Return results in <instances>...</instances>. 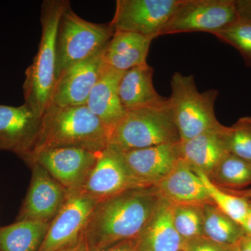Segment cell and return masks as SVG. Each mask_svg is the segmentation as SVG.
<instances>
[{"mask_svg":"<svg viewBox=\"0 0 251 251\" xmlns=\"http://www.w3.org/2000/svg\"><path fill=\"white\" fill-rule=\"evenodd\" d=\"M155 186L135 188L100 201L86 227L89 251L138 239L161 202Z\"/></svg>","mask_w":251,"mask_h":251,"instance_id":"6da1fadb","label":"cell"},{"mask_svg":"<svg viewBox=\"0 0 251 251\" xmlns=\"http://www.w3.org/2000/svg\"><path fill=\"white\" fill-rule=\"evenodd\" d=\"M110 130L87 105L62 107L50 104L41 117L34 151L46 148H80L103 151Z\"/></svg>","mask_w":251,"mask_h":251,"instance_id":"7a4b0ae2","label":"cell"},{"mask_svg":"<svg viewBox=\"0 0 251 251\" xmlns=\"http://www.w3.org/2000/svg\"><path fill=\"white\" fill-rule=\"evenodd\" d=\"M66 0H46L41 6V39L37 54L26 69L23 85L25 103L42 117L50 105L57 82V36L60 18L68 4Z\"/></svg>","mask_w":251,"mask_h":251,"instance_id":"3957f363","label":"cell"},{"mask_svg":"<svg viewBox=\"0 0 251 251\" xmlns=\"http://www.w3.org/2000/svg\"><path fill=\"white\" fill-rule=\"evenodd\" d=\"M179 142L168 100L158 106L126 112L110 132L108 145L125 151Z\"/></svg>","mask_w":251,"mask_h":251,"instance_id":"277c9868","label":"cell"},{"mask_svg":"<svg viewBox=\"0 0 251 251\" xmlns=\"http://www.w3.org/2000/svg\"><path fill=\"white\" fill-rule=\"evenodd\" d=\"M168 104L180 141H186L219 125L214 105L219 95L216 90L198 91L193 75L173 74Z\"/></svg>","mask_w":251,"mask_h":251,"instance_id":"5b68a950","label":"cell"},{"mask_svg":"<svg viewBox=\"0 0 251 251\" xmlns=\"http://www.w3.org/2000/svg\"><path fill=\"white\" fill-rule=\"evenodd\" d=\"M114 33L110 23L98 24L85 21L68 4L57 31V78L69 68L103 50Z\"/></svg>","mask_w":251,"mask_h":251,"instance_id":"8992f818","label":"cell"},{"mask_svg":"<svg viewBox=\"0 0 251 251\" xmlns=\"http://www.w3.org/2000/svg\"><path fill=\"white\" fill-rule=\"evenodd\" d=\"M238 17L237 0H183L160 36L197 31L212 34Z\"/></svg>","mask_w":251,"mask_h":251,"instance_id":"52a82bcc","label":"cell"},{"mask_svg":"<svg viewBox=\"0 0 251 251\" xmlns=\"http://www.w3.org/2000/svg\"><path fill=\"white\" fill-rule=\"evenodd\" d=\"M100 151L80 148H46L36 150L26 160L44 168L68 192L80 191Z\"/></svg>","mask_w":251,"mask_h":251,"instance_id":"ba28073f","label":"cell"},{"mask_svg":"<svg viewBox=\"0 0 251 251\" xmlns=\"http://www.w3.org/2000/svg\"><path fill=\"white\" fill-rule=\"evenodd\" d=\"M182 1L117 0L110 25L115 31H128L155 39Z\"/></svg>","mask_w":251,"mask_h":251,"instance_id":"9c48e42d","label":"cell"},{"mask_svg":"<svg viewBox=\"0 0 251 251\" xmlns=\"http://www.w3.org/2000/svg\"><path fill=\"white\" fill-rule=\"evenodd\" d=\"M99 201L81 191L69 192L67 201L50 224L39 251H57L77 244Z\"/></svg>","mask_w":251,"mask_h":251,"instance_id":"30bf717a","label":"cell"},{"mask_svg":"<svg viewBox=\"0 0 251 251\" xmlns=\"http://www.w3.org/2000/svg\"><path fill=\"white\" fill-rule=\"evenodd\" d=\"M146 188L130 173L121 151L108 145L100 153L82 193L100 202L135 188Z\"/></svg>","mask_w":251,"mask_h":251,"instance_id":"8fae6325","label":"cell"},{"mask_svg":"<svg viewBox=\"0 0 251 251\" xmlns=\"http://www.w3.org/2000/svg\"><path fill=\"white\" fill-rule=\"evenodd\" d=\"M31 179L16 221L50 224L67 201L69 192L39 164H29Z\"/></svg>","mask_w":251,"mask_h":251,"instance_id":"7c38bea8","label":"cell"},{"mask_svg":"<svg viewBox=\"0 0 251 251\" xmlns=\"http://www.w3.org/2000/svg\"><path fill=\"white\" fill-rule=\"evenodd\" d=\"M41 117L24 103L15 107L0 104V151L14 153L25 161L35 148Z\"/></svg>","mask_w":251,"mask_h":251,"instance_id":"4fadbf2b","label":"cell"},{"mask_svg":"<svg viewBox=\"0 0 251 251\" xmlns=\"http://www.w3.org/2000/svg\"><path fill=\"white\" fill-rule=\"evenodd\" d=\"M105 49L69 68L57 77L50 104L62 107L86 105L105 68Z\"/></svg>","mask_w":251,"mask_h":251,"instance_id":"5bb4252c","label":"cell"},{"mask_svg":"<svg viewBox=\"0 0 251 251\" xmlns=\"http://www.w3.org/2000/svg\"><path fill=\"white\" fill-rule=\"evenodd\" d=\"M229 126L221 123L192 139L179 143L180 158L192 169L210 176L220 163L230 153Z\"/></svg>","mask_w":251,"mask_h":251,"instance_id":"9a60e30c","label":"cell"},{"mask_svg":"<svg viewBox=\"0 0 251 251\" xmlns=\"http://www.w3.org/2000/svg\"><path fill=\"white\" fill-rule=\"evenodd\" d=\"M179 143L120 151L135 179L143 186L151 187L161 181L179 159Z\"/></svg>","mask_w":251,"mask_h":251,"instance_id":"2e32d148","label":"cell"},{"mask_svg":"<svg viewBox=\"0 0 251 251\" xmlns=\"http://www.w3.org/2000/svg\"><path fill=\"white\" fill-rule=\"evenodd\" d=\"M154 186L162 198L174 205L213 204L202 180L181 158Z\"/></svg>","mask_w":251,"mask_h":251,"instance_id":"e0dca14e","label":"cell"},{"mask_svg":"<svg viewBox=\"0 0 251 251\" xmlns=\"http://www.w3.org/2000/svg\"><path fill=\"white\" fill-rule=\"evenodd\" d=\"M125 72L105 64L86 104L110 132L126 113L119 96V85Z\"/></svg>","mask_w":251,"mask_h":251,"instance_id":"ac0fdd59","label":"cell"},{"mask_svg":"<svg viewBox=\"0 0 251 251\" xmlns=\"http://www.w3.org/2000/svg\"><path fill=\"white\" fill-rule=\"evenodd\" d=\"M174 204L161 198L151 219L137 239L138 251H184V241L175 229Z\"/></svg>","mask_w":251,"mask_h":251,"instance_id":"d6986e66","label":"cell"},{"mask_svg":"<svg viewBox=\"0 0 251 251\" xmlns=\"http://www.w3.org/2000/svg\"><path fill=\"white\" fill-rule=\"evenodd\" d=\"M153 68L148 64L132 68L122 77L119 96L126 112L166 103L168 99L155 90Z\"/></svg>","mask_w":251,"mask_h":251,"instance_id":"ffe728a7","label":"cell"},{"mask_svg":"<svg viewBox=\"0 0 251 251\" xmlns=\"http://www.w3.org/2000/svg\"><path fill=\"white\" fill-rule=\"evenodd\" d=\"M153 40V38L135 33L115 31L104 50V62L122 72L148 64L147 57Z\"/></svg>","mask_w":251,"mask_h":251,"instance_id":"44dd1931","label":"cell"},{"mask_svg":"<svg viewBox=\"0 0 251 251\" xmlns=\"http://www.w3.org/2000/svg\"><path fill=\"white\" fill-rule=\"evenodd\" d=\"M50 224L32 221H16L0 227V251H39Z\"/></svg>","mask_w":251,"mask_h":251,"instance_id":"7402d4cb","label":"cell"},{"mask_svg":"<svg viewBox=\"0 0 251 251\" xmlns=\"http://www.w3.org/2000/svg\"><path fill=\"white\" fill-rule=\"evenodd\" d=\"M204 237L223 247L237 245L246 235L241 225L219 210L214 204L202 206Z\"/></svg>","mask_w":251,"mask_h":251,"instance_id":"603a6c76","label":"cell"},{"mask_svg":"<svg viewBox=\"0 0 251 251\" xmlns=\"http://www.w3.org/2000/svg\"><path fill=\"white\" fill-rule=\"evenodd\" d=\"M193 170L202 180L213 204L242 226L250 209L251 201L244 196L231 193L230 190L225 191V188L214 184L202 172Z\"/></svg>","mask_w":251,"mask_h":251,"instance_id":"cb8c5ba5","label":"cell"},{"mask_svg":"<svg viewBox=\"0 0 251 251\" xmlns=\"http://www.w3.org/2000/svg\"><path fill=\"white\" fill-rule=\"evenodd\" d=\"M209 178L216 186L225 189L245 187L251 184V162L229 153Z\"/></svg>","mask_w":251,"mask_h":251,"instance_id":"d4e9b609","label":"cell"},{"mask_svg":"<svg viewBox=\"0 0 251 251\" xmlns=\"http://www.w3.org/2000/svg\"><path fill=\"white\" fill-rule=\"evenodd\" d=\"M219 40L239 51L248 67L251 68V20L239 16L223 29L213 32Z\"/></svg>","mask_w":251,"mask_h":251,"instance_id":"484cf974","label":"cell"},{"mask_svg":"<svg viewBox=\"0 0 251 251\" xmlns=\"http://www.w3.org/2000/svg\"><path fill=\"white\" fill-rule=\"evenodd\" d=\"M173 221L184 241L204 236L202 206L174 205Z\"/></svg>","mask_w":251,"mask_h":251,"instance_id":"4316f807","label":"cell"},{"mask_svg":"<svg viewBox=\"0 0 251 251\" xmlns=\"http://www.w3.org/2000/svg\"><path fill=\"white\" fill-rule=\"evenodd\" d=\"M230 153L251 162V117H243L229 126Z\"/></svg>","mask_w":251,"mask_h":251,"instance_id":"83f0119b","label":"cell"},{"mask_svg":"<svg viewBox=\"0 0 251 251\" xmlns=\"http://www.w3.org/2000/svg\"><path fill=\"white\" fill-rule=\"evenodd\" d=\"M229 248L219 245L203 236L184 241V251H227Z\"/></svg>","mask_w":251,"mask_h":251,"instance_id":"f1b7e54d","label":"cell"},{"mask_svg":"<svg viewBox=\"0 0 251 251\" xmlns=\"http://www.w3.org/2000/svg\"><path fill=\"white\" fill-rule=\"evenodd\" d=\"M97 251H138L137 239L126 241Z\"/></svg>","mask_w":251,"mask_h":251,"instance_id":"f546056e","label":"cell"},{"mask_svg":"<svg viewBox=\"0 0 251 251\" xmlns=\"http://www.w3.org/2000/svg\"><path fill=\"white\" fill-rule=\"evenodd\" d=\"M237 6L239 16L251 20V0H237Z\"/></svg>","mask_w":251,"mask_h":251,"instance_id":"4dcf8cb0","label":"cell"},{"mask_svg":"<svg viewBox=\"0 0 251 251\" xmlns=\"http://www.w3.org/2000/svg\"><path fill=\"white\" fill-rule=\"evenodd\" d=\"M57 251H89V249L85 237L83 236V237L77 244Z\"/></svg>","mask_w":251,"mask_h":251,"instance_id":"1f68e13d","label":"cell"},{"mask_svg":"<svg viewBox=\"0 0 251 251\" xmlns=\"http://www.w3.org/2000/svg\"><path fill=\"white\" fill-rule=\"evenodd\" d=\"M242 227L246 235L251 237V206L244 222H243Z\"/></svg>","mask_w":251,"mask_h":251,"instance_id":"d6a6232c","label":"cell"},{"mask_svg":"<svg viewBox=\"0 0 251 251\" xmlns=\"http://www.w3.org/2000/svg\"><path fill=\"white\" fill-rule=\"evenodd\" d=\"M239 251H251V237L245 235L238 244Z\"/></svg>","mask_w":251,"mask_h":251,"instance_id":"836d02e7","label":"cell"},{"mask_svg":"<svg viewBox=\"0 0 251 251\" xmlns=\"http://www.w3.org/2000/svg\"><path fill=\"white\" fill-rule=\"evenodd\" d=\"M227 251H239L238 244L237 245L233 246V247H229Z\"/></svg>","mask_w":251,"mask_h":251,"instance_id":"e575fe53","label":"cell"}]
</instances>
